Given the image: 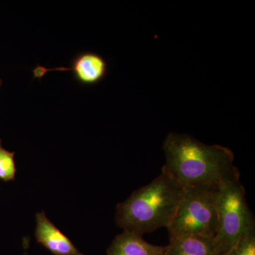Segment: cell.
I'll return each instance as SVG.
<instances>
[{
    "label": "cell",
    "mask_w": 255,
    "mask_h": 255,
    "mask_svg": "<svg viewBox=\"0 0 255 255\" xmlns=\"http://www.w3.org/2000/svg\"><path fill=\"white\" fill-rule=\"evenodd\" d=\"M219 186L184 187L182 200L167 227L169 240L183 236L214 238L218 229Z\"/></svg>",
    "instance_id": "cell-3"
},
{
    "label": "cell",
    "mask_w": 255,
    "mask_h": 255,
    "mask_svg": "<svg viewBox=\"0 0 255 255\" xmlns=\"http://www.w3.org/2000/svg\"><path fill=\"white\" fill-rule=\"evenodd\" d=\"M184 191L182 185L162 170L158 177L117 205L116 222L124 231L141 236L167 228Z\"/></svg>",
    "instance_id": "cell-2"
},
{
    "label": "cell",
    "mask_w": 255,
    "mask_h": 255,
    "mask_svg": "<svg viewBox=\"0 0 255 255\" xmlns=\"http://www.w3.org/2000/svg\"><path fill=\"white\" fill-rule=\"evenodd\" d=\"M226 255H255V228L242 238Z\"/></svg>",
    "instance_id": "cell-10"
},
{
    "label": "cell",
    "mask_w": 255,
    "mask_h": 255,
    "mask_svg": "<svg viewBox=\"0 0 255 255\" xmlns=\"http://www.w3.org/2000/svg\"><path fill=\"white\" fill-rule=\"evenodd\" d=\"M165 247L154 246L147 243L141 235L124 231L117 236L107 255H164Z\"/></svg>",
    "instance_id": "cell-7"
},
{
    "label": "cell",
    "mask_w": 255,
    "mask_h": 255,
    "mask_svg": "<svg viewBox=\"0 0 255 255\" xmlns=\"http://www.w3.org/2000/svg\"><path fill=\"white\" fill-rule=\"evenodd\" d=\"M72 70L77 81L85 85L99 83L105 78L107 73V61L100 55L92 52H85L77 55L70 68H46L37 66L33 69L35 78H41L48 72L70 71Z\"/></svg>",
    "instance_id": "cell-5"
},
{
    "label": "cell",
    "mask_w": 255,
    "mask_h": 255,
    "mask_svg": "<svg viewBox=\"0 0 255 255\" xmlns=\"http://www.w3.org/2000/svg\"><path fill=\"white\" fill-rule=\"evenodd\" d=\"M37 242L54 255H84L72 241L46 217L44 211L36 214Z\"/></svg>",
    "instance_id": "cell-6"
},
{
    "label": "cell",
    "mask_w": 255,
    "mask_h": 255,
    "mask_svg": "<svg viewBox=\"0 0 255 255\" xmlns=\"http://www.w3.org/2000/svg\"><path fill=\"white\" fill-rule=\"evenodd\" d=\"M1 85H2V81H1V79H0V88H1Z\"/></svg>",
    "instance_id": "cell-11"
},
{
    "label": "cell",
    "mask_w": 255,
    "mask_h": 255,
    "mask_svg": "<svg viewBox=\"0 0 255 255\" xmlns=\"http://www.w3.org/2000/svg\"><path fill=\"white\" fill-rule=\"evenodd\" d=\"M14 152L3 147L0 140V179L4 182L14 180L16 168L14 162Z\"/></svg>",
    "instance_id": "cell-9"
},
{
    "label": "cell",
    "mask_w": 255,
    "mask_h": 255,
    "mask_svg": "<svg viewBox=\"0 0 255 255\" xmlns=\"http://www.w3.org/2000/svg\"><path fill=\"white\" fill-rule=\"evenodd\" d=\"M163 150L166 162L162 170L184 187L240 181L234 154L224 146L206 145L187 134L170 132Z\"/></svg>",
    "instance_id": "cell-1"
},
{
    "label": "cell",
    "mask_w": 255,
    "mask_h": 255,
    "mask_svg": "<svg viewBox=\"0 0 255 255\" xmlns=\"http://www.w3.org/2000/svg\"><path fill=\"white\" fill-rule=\"evenodd\" d=\"M164 255H221L215 247L214 238L187 236L169 240Z\"/></svg>",
    "instance_id": "cell-8"
},
{
    "label": "cell",
    "mask_w": 255,
    "mask_h": 255,
    "mask_svg": "<svg viewBox=\"0 0 255 255\" xmlns=\"http://www.w3.org/2000/svg\"><path fill=\"white\" fill-rule=\"evenodd\" d=\"M219 222L215 247L221 255H226L255 228L253 213L248 206L246 189L240 181L219 186L217 195Z\"/></svg>",
    "instance_id": "cell-4"
}]
</instances>
